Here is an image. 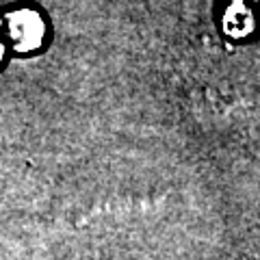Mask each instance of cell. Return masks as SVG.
<instances>
[{
	"mask_svg": "<svg viewBox=\"0 0 260 260\" xmlns=\"http://www.w3.org/2000/svg\"><path fill=\"white\" fill-rule=\"evenodd\" d=\"M11 35L18 46H32L42 37V22L32 13H18L11 24Z\"/></svg>",
	"mask_w": 260,
	"mask_h": 260,
	"instance_id": "cell-1",
	"label": "cell"
},
{
	"mask_svg": "<svg viewBox=\"0 0 260 260\" xmlns=\"http://www.w3.org/2000/svg\"><path fill=\"white\" fill-rule=\"evenodd\" d=\"M0 54H3V44H0Z\"/></svg>",
	"mask_w": 260,
	"mask_h": 260,
	"instance_id": "cell-2",
	"label": "cell"
}]
</instances>
